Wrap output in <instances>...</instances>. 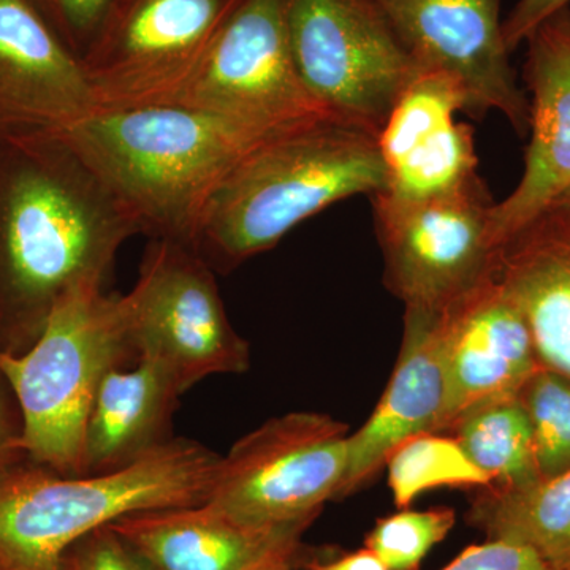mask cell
Listing matches in <instances>:
<instances>
[{
	"instance_id": "24",
	"label": "cell",
	"mask_w": 570,
	"mask_h": 570,
	"mask_svg": "<svg viewBox=\"0 0 570 570\" xmlns=\"http://www.w3.org/2000/svg\"><path fill=\"white\" fill-rule=\"evenodd\" d=\"M519 397L530 419L535 466L540 479L570 469V381L539 366Z\"/></svg>"
},
{
	"instance_id": "20",
	"label": "cell",
	"mask_w": 570,
	"mask_h": 570,
	"mask_svg": "<svg viewBox=\"0 0 570 570\" xmlns=\"http://www.w3.org/2000/svg\"><path fill=\"white\" fill-rule=\"evenodd\" d=\"M183 395L176 379L153 360L108 371L86 419L82 475L122 471L174 441L171 420Z\"/></svg>"
},
{
	"instance_id": "23",
	"label": "cell",
	"mask_w": 570,
	"mask_h": 570,
	"mask_svg": "<svg viewBox=\"0 0 570 570\" xmlns=\"http://www.w3.org/2000/svg\"><path fill=\"white\" fill-rule=\"evenodd\" d=\"M385 464L397 509H407L420 494L439 487L493 485L490 475L469 460L455 438L438 433L407 438L389 453Z\"/></svg>"
},
{
	"instance_id": "22",
	"label": "cell",
	"mask_w": 570,
	"mask_h": 570,
	"mask_svg": "<svg viewBox=\"0 0 570 570\" xmlns=\"http://www.w3.org/2000/svg\"><path fill=\"white\" fill-rule=\"evenodd\" d=\"M450 433L493 485L515 489L540 479L530 419L519 396L479 404L461 415Z\"/></svg>"
},
{
	"instance_id": "4",
	"label": "cell",
	"mask_w": 570,
	"mask_h": 570,
	"mask_svg": "<svg viewBox=\"0 0 570 570\" xmlns=\"http://www.w3.org/2000/svg\"><path fill=\"white\" fill-rule=\"evenodd\" d=\"M220 455L175 438L122 471L62 475L22 459L0 469V570H56L71 543L145 510L204 504Z\"/></svg>"
},
{
	"instance_id": "10",
	"label": "cell",
	"mask_w": 570,
	"mask_h": 570,
	"mask_svg": "<svg viewBox=\"0 0 570 570\" xmlns=\"http://www.w3.org/2000/svg\"><path fill=\"white\" fill-rule=\"evenodd\" d=\"M168 104L219 116L261 137L330 118L296 73L285 0H242Z\"/></svg>"
},
{
	"instance_id": "17",
	"label": "cell",
	"mask_w": 570,
	"mask_h": 570,
	"mask_svg": "<svg viewBox=\"0 0 570 570\" xmlns=\"http://www.w3.org/2000/svg\"><path fill=\"white\" fill-rule=\"evenodd\" d=\"M311 523L255 527L204 502L130 513L110 527L145 570H268L302 554Z\"/></svg>"
},
{
	"instance_id": "28",
	"label": "cell",
	"mask_w": 570,
	"mask_h": 570,
	"mask_svg": "<svg viewBox=\"0 0 570 570\" xmlns=\"http://www.w3.org/2000/svg\"><path fill=\"white\" fill-rule=\"evenodd\" d=\"M442 570H570L554 564L538 550L512 540L487 539L461 551Z\"/></svg>"
},
{
	"instance_id": "25",
	"label": "cell",
	"mask_w": 570,
	"mask_h": 570,
	"mask_svg": "<svg viewBox=\"0 0 570 570\" xmlns=\"http://www.w3.org/2000/svg\"><path fill=\"white\" fill-rule=\"evenodd\" d=\"M452 509H403L377 521L366 535L365 547L390 570H419L428 553L455 527Z\"/></svg>"
},
{
	"instance_id": "27",
	"label": "cell",
	"mask_w": 570,
	"mask_h": 570,
	"mask_svg": "<svg viewBox=\"0 0 570 570\" xmlns=\"http://www.w3.org/2000/svg\"><path fill=\"white\" fill-rule=\"evenodd\" d=\"M56 570H145L110 524L89 532L63 551Z\"/></svg>"
},
{
	"instance_id": "11",
	"label": "cell",
	"mask_w": 570,
	"mask_h": 570,
	"mask_svg": "<svg viewBox=\"0 0 570 570\" xmlns=\"http://www.w3.org/2000/svg\"><path fill=\"white\" fill-rule=\"evenodd\" d=\"M242 0H116L82 59L97 108L168 104Z\"/></svg>"
},
{
	"instance_id": "12",
	"label": "cell",
	"mask_w": 570,
	"mask_h": 570,
	"mask_svg": "<svg viewBox=\"0 0 570 570\" xmlns=\"http://www.w3.org/2000/svg\"><path fill=\"white\" fill-rule=\"evenodd\" d=\"M419 69L452 75L468 112H501L521 137L530 97L520 88L502 36L501 0H374Z\"/></svg>"
},
{
	"instance_id": "33",
	"label": "cell",
	"mask_w": 570,
	"mask_h": 570,
	"mask_svg": "<svg viewBox=\"0 0 570 570\" xmlns=\"http://www.w3.org/2000/svg\"><path fill=\"white\" fill-rule=\"evenodd\" d=\"M554 205L566 206V208L570 209V187L568 190H566L564 194L561 195L560 198H558L557 204Z\"/></svg>"
},
{
	"instance_id": "14",
	"label": "cell",
	"mask_w": 570,
	"mask_h": 570,
	"mask_svg": "<svg viewBox=\"0 0 570 570\" xmlns=\"http://www.w3.org/2000/svg\"><path fill=\"white\" fill-rule=\"evenodd\" d=\"M94 110L80 59L26 0H0V141L58 135Z\"/></svg>"
},
{
	"instance_id": "6",
	"label": "cell",
	"mask_w": 570,
	"mask_h": 570,
	"mask_svg": "<svg viewBox=\"0 0 570 570\" xmlns=\"http://www.w3.org/2000/svg\"><path fill=\"white\" fill-rule=\"evenodd\" d=\"M285 20L314 104L377 138L419 67L374 0H285Z\"/></svg>"
},
{
	"instance_id": "2",
	"label": "cell",
	"mask_w": 570,
	"mask_h": 570,
	"mask_svg": "<svg viewBox=\"0 0 570 570\" xmlns=\"http://www.w3.org/2000/svg\"><path fill=\"white\" fill-rule=\"evenodd\" d=\"M134 217L140 234L193 247L209 198L261 137L175 104L97 108L58 134Z\"/></svg>"
},
{
	"instance_id": "7",
	"label": "cell",
	"mask_w": 570,
	"mask_h": 570,
	"mask_svg": "<svg viewBox=\"0 0 570 570\" xmlns=\"http://www.w3.org/2000/svg\"><path fill=\"white\" fill-rule=\"evenodd\" d=\"M214 273L193 247L151 239L137 284L121 295L137 360L159 363L184 393L206 377L249 370V344L232 325Z\"/></svg>"
},
{
	"instance_id": "29",
	"label": "cell",
	"mask_w": 570,
	"mask_h": 570,
	"mask_svg": "<svg viewBox=\"0 0 570 570\" xmlns=\"http://www.w3.org/2000/svg\"><path fill=\"white\" fill-rule=\"evenodd\" d=\"M24 420L9 379L0 367V469L26 459Z\"/></svg>"
},
{
	"instance_id": "30",
	"label": "cell",
	"mask_w": 570,
	"mask_h": 570,
	"mask_svg": "<svg viewBox=\"0 0 570 570\" xmlns=\"http://www.w3.org/2000/svg\"><path fill=\"white\" fill-rule=\"evenodd\" d=\"M566 7H570V0H519L508 20L502 21L508 50L515 51L547 18Z\"/></svg>"
},
{
	"instance_id": "18",
	"label": "cell",
	"mask_w": 570,
	"mask_h": 570,
	"mask_svg": "<svg viewBox=\"0 0 570 570\" xmlns=\"http://www.w3.org/2000/svg\"><path fill=\"white\" fill-rule=\"evenodd\" d=\"M438 322L439 314L406 309L403 344L387 389L365 425L348 434L346 475L336 499L370 482L407 438L441 433L445 377Z\"/></svg>"
},
{
	"instance_id": "9",
	"label": "cell",
	"mask_w": 570,
	"mask_h": 570,
	"mask_svg": "<svg viewBox=\"0 0 570 570\" xmlns=\"http://www.w3.org/2000/svg\"><path fill=\"white\" fill-rule=\"evenodd\" d=\"M348 463V428L318 412L265 422L220 456L208 504L255 527L314 521L336 499Z\"/></svg>"
},
{
	"instance_id": "31",
	"label": "cell",
	"mask_w": 570,
	"mask_h": 570,
	"mask_svg": "<svg viewBox=\"0 0 570 570\" xmlns=\"http://www.w3.org/2000/svg\"><path fill=\"white\" fill-rule=\"evenodd\" d=\"M302 570H390L384 561L370 549L352 551L341 557L299 558Z\"/></svg>"
},
{
	"instance_id": "1",
	"label": "cell",
	"mask_w": 570,
	"mask_h": 570,
	"mask_svg": "<svg viewBox=\"0 0 570 570\" xmlns=\"http://www.w3.org/2000/svg\"><path fill=\"white\" fill-rule=\"evenodd\" d=\"M137 234L134 217L61 135L0 141V354L28 352L78 284H107Z\"/></svg>"
},
{
	"instance_id": "32",
	"label": "cell",
	"mask_w": 570,
	"mask_h": 570,
	"mask_svg": "<svg viewBox=\"0 0 570 570\" xmlns=\"http://www.w3.org/2000/svg\"><path fill=\"white\" fill-rule=\"evenodd\" d=\"M299 558H302V554H299L296 560L283 562V564H277L275 568L268 570H302V568H299Z\"/></svg>"
},
{
	"instance_id": "13",
	"label": "cell",
	"mask_w": 570,
	"mask_h": 570,
	"mask_svg": "<svg viewBox=\"0 0 570 570\" xmlns=\"http://www.w3.org/2000/svg\"><path fill=\"white\" fill-rule=\"evenodd\" d=\"M460 111H468L466 94L452 75L415 71L377 135L387 179L379 197L428 200L479 178L474 135L456 121Z\"/></svg>"
},
{
	"instance_id": "3",
	"label": "cell",
	"mask_w": 570,
	"mask_h": 570,
	"mask_svg": "<svg viewBox=\"0 0 570 570\" xmlns=\"http://www.w3.org/2000/svg\"><path fill=\"white\" fill-rule=\"evenodd\" d=\"M377 138L354 124L321 118L258 142L209 198L194 250L230 273L279 245L330 205L385 189Z\"/></svg>"
},
{
	"instance_id": "16",
	"label": "cell",
	"mask_w": 570,
	"mask_h": 570,
	"mask_svg": "<svg viewBox=\"0 0 570 570\" xmlns=\"http://www.w3.org/2000/svg\"><path fill=\"white\" fill-rule=\"evenodd\" d=\"M530 145L519 186L491 208V234L504 246L570 187V7L528 37Z\"/></svg>"
},
{
	"instance_id": "19",
	"label": "cell",
	"mask_w": 570,
	"mask_h": 570,
	"mask_svg": "<svg viewBox=\"0 0 570 570\" xmlns=\"http://www.w3.org/2000/svg\"><path fill=\"white\" fill-rule=\"evenodd\" d=\"M498 281L527 321L539 366L570 381V209L550 206L513 235Z\"/></svg>"
},
{
	"instance_id": "5",
	"label": "cell",
	"mask_w": 570,
	"mask_h": 570,
	"mask_svg": "<svg viewBox=\"0 0 570 570\" xmlns=\"http://www.w3.org/2000/svg\"><path fill=\"white\" fill-rule=\"evenodd\" d=\"M135 362L121 295L99 283L67 292L28 352L0 354L24 420L28 459L62 475H82V434L97 389L112 367Z\"/></svg>"
},
{
	"instance_id": "21",
	"label": "cell",
	"mask_w": 570,
	"mask_h": 570,
	"mask_svg": "<svg viewBox=\"0 0 570 570\" xmlns=\"http://www.w3.org/2000/svg\"><path fill=\"white\" fill-rule=\"evenodd\" d=\"M468 521L487 539L512 540L570 569V469L530 485L482 489Z\"/></svg>"
},
{
	"instance_id": "8",
	"label": "cell",
	"mask_w": 570,
	"mask_h": 570,
	"mask_svg": "<svg viewBox=\"0 0 570 570\" xmlns=\"http://www.w3.org/2000/svg\"><path fill=\"white\" fill-rule=\"evenodd\" d=\"M385 284L406 309L442 314L498 276L502 247L480 176L455 193L420 202L371 197Z\"/></svg>"
},
{
	"instance_id": "15",
	"label": "cell",
	"mask_w": 570,
	"mask_h": 570,
	"mask_svg": "<svg viewBox=\"0 0 570 570\" xmlns=\"http://www.w3.org/2000/svg\"><path fill=\"white\" fill-rule=\"evenodd\" d=\"M438 332L445 377L441 431L479 404L519 396L539 367L527 321L498 276L439 314Z\"/></svg>"
},
{
	"instance_id": "26",
	"label": "cell",
	"mask_w": 570,
	"mask_h": 570,
	"mask_svg": "<svg viewBox=\"0 0 570 570\" xmlns=\"http://www.w3.org/2000/svg\"><path fill=\"white\" fill-rule=\"evenodd\" d=\"M80 61L102 31L116 0H26Z\"/></svg>"
}]
</instances>
